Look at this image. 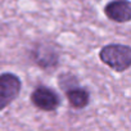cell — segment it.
Returning a JSON list of instances; mask_svg holds the SVG:
<instances>
[{
    "instance_id": "6da1fadb",
    "label": "cell",
    "mask_w": 131,
    "mask_h": 131,
    "mask_svg": "<svg viewBox=\"0 0 131 131\" xmlns=\"http://www.w3.org/2000/svg\"><path fill=\"white\" fill-rule=\"evenodd\" d=\"M99 59L116 72H125L131 66V48L123 44H108L99 51Z\"/></svg>"
},
{
    "instance_id": "7a4b0ae2",
    "label": "cell",
    "mask_w": 131,
    "mask_h": 131,
    "mask_svg": "<svg viewBox=\"0 0 131 131\" xmlns=\"http://www.w3.org/2000/svg\"><path fill=\"white\" fill-rule=\"evenodd\" d=\"M21 89L22 82L17 75L12 72L0 75V111L5 109L18 98Z\"/></svg>"
},
{
    "instance_id": "3957f363",
    "label": "cell",
    "mask_w": 131,
    "mask_h": 131,
    "mask_svg": "<svg viewBox=\"0 0 131 131\" xmlns=\"http://www.w3.org/2000/svg\"><path fill=\"white\" fill-rule=\"evenodd\" d=\"M32 104L42 112H54L59 108L62 100L58 93L45 85H39L31 94Z\"/></svg>"
},
{
    "instance_id": "277c9868",
    "label": "cell",
    "mask_w": 131,
    "mask_h": 131,
    "mask_svg": "<svg viewBox=\"0 0 131 131\" xmlns=\"http://www.w3.org/2000/svg\"><path fill=\"white\" fill-rule=\"evenodd\" d=\"M31 57L42 70H53L59 63V51L50 44H36L31 50Z\"/></svg>"
},
{
    "instance_id": "5b68a950",
    "label": "cell",
    "mask_w": 131,
    "mask_h": 131,
    "mask_svg": "<svg viewBox=\"0 0 131 131\" xmlns=\"http://www.w3.org/2000/svg\"><path fill=\"white\" fill-rule=\"evenodd\" d=\"M108 19L117 23H126L131 19V4L128 0H112L104 7Z\"/></svg>"
},
{
    "instance_id": "8992f818",
    "label": "cell",
    "mask_w": 131,
    "mask_h": 131,
    "mask_svg": "<svg viewBox=\"0 0 131 131\" xmlns=\"http://www.w3.org/2000/svg\"><path fill=\"white\" fill-rule=\"evenodd\" d=\"M66 96L70 102L71 107L75 109H84L90 103V93L79 85H73L68 89H66Z\"/></svg>"
}]
</instances>
